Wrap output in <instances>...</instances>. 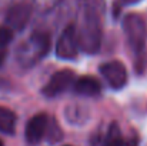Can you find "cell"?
Returning a JSON list of instances; mask_svg holds the SVG:
<instances>
[{
    "label": "cell",
    "instance_id": "cell-7",
    "mask_svg": "<svg viewBox=\"0 0 147 146\" xmlns=\"http://www.w3.org/2000/svg\"><path fill=\"white\" fill-rule=\"evenodd\" d=\"M32 17V6L27 3H16L6 12L4 23L11 32H22L26 29Z\"/></svg>",
    "mask_w": 147,
    "mask_h": 146
},
{
    "label": "cell",
    "instance_id": "cell-20",
    "mask_svg": "<svg viewBox=\"0 0 147 146\" xmlns=\"http://www.w3.org/2000/svg\"><path fill=\"white\" fill-rule=\"evenodd\" d=\"M64 146H71V145H64Z\"/></svg>",
    "mask_w": 147,
    "mask_h": 146
},
{
    "label": "cell",
    "instance_id": "cell-5",
    "mask_svg": "<svg viewBox=\"0 0 147 146\" xmlns=\"http://www.w3.org/2000/svg\"><path fill=\"white\" fill-rule=\"evenodd\" d=\"M100 75L106 79L107 85L114 90H121L129 80L127 69L120 60H109L98 66Z\"/></svg>",
    "mask_w": 147,
    "mask_h": 146
},
{
    "label": "cell",
    "instance_id": "cell-9",
    "mask_svg": "<svg viewBox=\"0 0 147 146\" xmlns=\"http://www.w3.org/2000/svg\"><path fill=\"white\" fill-rule=\"evenodd\" d=\"M47 119H49V116L43 112L37 113L29 119L26 129H24V138H26L27 143L37 145L39 142H42V139L45 138V133H46Z\"/></svg>",
    "mask_w": 147,
    "mask_h": 146
},
{
    "label": "cell",
    "instance_id": "cell-16",
    "mask_svg": "<svg viewBox=\"0 0 147 146\" xmlns=\"http://www.w3.org/2000/svg\"><path fill=\"white\" fill-rule=\"evenodd\" d=\"M13 37L14 35L7 26H0V50H3L7 45H10Z\"/></svg>",
    "mask_w": 147,
    "mask_h": 146
},
{
    "label": "cell",
    "instance_id": "cell-17",
    "mask_svg": "<svg viewBox=\"0 0 147 146\" xmlns=\"http://www.w3.org/2000/svg\"><path fill=\"white\" fill-rule=\"evenodd\" d=\"M139 1H142V0H117V3L120 6H130V4H136Z\"/></svg>",
    "mask_w": 147,
    "mask_h": 146
},
{
    "label": "cell",
    "instance_id": "cell-12",
    "mask_svg": "<svg viewBox=\"0 0 147 146\" xmlns=\"http://www.w3.org/2000/svg\"><path fill=\"white\" fill-rule=\"evenodd\" d=\"M16 125H17L16 113L6 106H0V132L13 136L16 133Z\"/></svg>",
    "mask_w": 147,
    "mask_h": 146
},
{
    "label": "cell",
    "instance_id": "cell-6",
    "mask_svg": "<svg viewBox=\"0 0 147 146\" xmlns=\"http://www.w3.org/2000/svg\"><path fill=\"white\" fill-rule=\"evenodd\" d=\"M76 80V75L70 69H63L50 76L49 82L42 88V93L46 97H56L67 92Z\"/></svg>",
    "mask_w": 147,
    "mask_h": 146
},
{
    "label": "cell",
    "instance_id": "cell-2",
    "mask_svg": "<svg viewBox=\"0 0 147 146\" xmlns=\"http://www.w3.org/2000/svg\"><path fill=\"white\" fill-rule=\"evenodd\" d=\"M50 48H51V39L49 33L36 30L16 50V62L23 69H32L43 57L47 56Z\"/></svg>",
    "mask_w": 147,
    "mask_h": 146
},
{
    "label": "cell",
    "instance_id": "cell-13",
    "mask_svg": "<svg viewBox=\"0 0 147 146\" xmlns=\"http://www.w3.org/2000/svg\"><path fill=\"white\" fill-rule=\"evenodd\" d=\"M45 138L47 139L49 143H57L61 141L63 138V132H61V128L59 126L57 120L54 117H49L47 119V126H46V133H45Z\"/></svg>",
    "mask_w": 147,
    "mask_h": 146
},
{
    "label": "cell",
    "instance_id": "cell-4",
    "mask_svg": "<svg viewBox=\"0 0 147 146\" xmlns=\"http://www.w3.org/2000/svg\"><path fill=\"white\" fill-rule=\"evenodd\" d=\"M54 53L61 60H74L79 54V43H77V35H76V26L73 23H69L61 35L59 36L56 42Z\"/></svg>",
    "mask_w": 147,
    "mask_h": 146
},
{
    "label": "cell",
    "instance_id": "cell-14",
    "mask_svg": "<svg viewBox=\"0 0 147 146\" xmlns=\"http://www.w3.org/2000/svg\"><path fill=\"white\" fill-rule=\"evenodd\" d=\"M106 0H83L82 3V10L83 12H89V13H94L98 16H106Z\"/></svg>",
    "mask_w": 147,
    "mask_h": 146
},
{
    "label": "cell",
    "instance_id": "cell-18",
    "mask_svg": "<svg viewBox=\"0 0 147 146\" xmlns=\"http://www.w3.org/2000/svg\"><path fill=\"white\" fill-rule=\"evenodd\" d=\"M6 56H7V53H6L4 50H0V67L4 65V62H6Z\"/></svg>",
    "mask_w": 147,
    "mask_h": 146
},
{
    "label": "cell",
    "instance_id": "cell-11",
    "mask_svg": "<svg viewBox=\"0 0 147 146\" xmlns=\"http://www.w3.org/2000/svg\"><path fill=\"white\" fill-rule=\"evenodd\" d=\"M64 117L73 126H83L90 120V110L80 103H70L64 107Z\"/></svg>",
    "mask_w": 147,
    "mask_h": 146
},
{
    "label": "cell",
    "instance_id": "cell-3",
    "mask_svg": "<svg viewBox=\"0 0 147 146\" xmlns=\"http://www.w3.org/2000/svg\"><path fill=\"white\" fill-rule=\"evenodd\" d=\"M103 16L83 12L80 27L76 29L79 50L86 54H96L101 48L103 37Z\"/></svg>",
    "mask_w": 147,
    "mask_h": 146
},
{
    "label": "cell",
    "instance_id": "cell-10",
    "mask_svg": "<svg viewBox=\"0 0 147 146\" xmlns=\"http://www.w3.org/2000/svg\"><path fill=\"white\" fill-rule=\"evenodd\" d=\"M73 92L79 96L84 97H96L101 93V85L93 76H80L73 83Z\"/></svg>",
    "mask_w": 147,
    "mask_h": 146
},
{
    "label": "cell",
    "instance_id": "cell-1",
    "mask_svg": "<svg viewBox=\"0 0 147 146\" xmlns=\"http://www.w3.org/2000/svg\"><path fill=\"white\" fill-rule=\"evenodd\" d=\"M123 32L131 52L134 53V67L137 73H143L146 69V43L147 24L144 19L137 13H129L123 17Z\"/></svg>",
    "mask_w": 147,
    "mask_h": 146
},
{
    "label": "cell",
    "instance_id": "cell-8",
    "mask_svg": "<svg viewBox=\"0 0 147 146\" xmlns=\"http://www.w3.org/2000/svg\"><path fill=\"white\" fill-rule=\"evenodd\" d=\"M140 139L137 135L131 133L129 136H124L119 123L111 122L107 128V132L104 138L101 139V146H139Z\"/></svg>",
    "mask_w": 147,
    "mask_h": 146
},
{
    "label": "cell",
    "instance_id": "cell-15",
    "mask_svg": "<svg viewBox=\"0 0 147 146\" xmlns=\"http://www.w3.org/2000/svg\"><path fill=\"white\" fill-rule=\"evenodd\" d=\"M60 3L61 0H33V6L40 14H47L53 12Z\"/></svg>",
    "mask_w": 147,
    "mask_h": 146
},
{
    "label": "cell",
    "instance_id": "cell-19",
    "mask_svg": "<svg viewBox=\"0 0 147 146\" xmlns=\"http://www.w3.org/2000/svg\"><path fill=\"white\" fill-rule=\"evenodd\" d=\"M0 146H4V142H3L1 139H0Z\"/></svg>",
    "mask_w": 147,
    "mask_h": 146
}]
</instances>
